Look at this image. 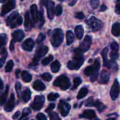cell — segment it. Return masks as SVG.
<instances>
[{"instance_id": "6da1fadb", "label": "cell", "mask_w": 120, "mask_h": 120, "mask_svg": "<svg viewBox=\"0 0 120 120\" xmlns=\"http://www.w3.org/2000/svg\"><path fill=\"white\" fill-rule=\"evenodd\" d=\"M84 61L83 52L79 49H77L74 51L73 59L69 61L67 64V67L71 70H77L80 68Z\"/></svg>"}, {"instance_id": "7a4b0ae2", "label": "cell", "mask_w": 120, "mask_h": 120, "mask_svg": "<svg viewBox=\"0 0 120 120\" xmlns=\"http://www.w3.org/2000/svg\"><path fill=\"white\" fill-rule=\"evenodd\" d=\"M100 69V63L98 59L95 60L93 64L88 66L84 69V74L86 76H90V81L94 82L98 77V71Z\"/></svg>"}, {"instance_id": "3957f363", "label": "cell", "mask_w": 120, "mask_h": 120, "mask_svg": "<svg viewBox=\"0 0 120 120\" xmlns=\"http://www.w3.org/2000/svg\"><path fill=\"white\" fill-rule=\"evenodd\" d=\"M22 16L18 12L14 11L10 14L6 19V23L11 28H15L21 25L22 23Z\"/></svg>"}, {"instance_id": "277c9868", "label": "cell", "mask_w": 120, "mask_h": 120, "mask_svg": "<svg viewBox=\"0 0 120 120\" xmlns=\"http://www.w3.org/2000/svg\"><path fill=\"white\" fill-rule=\"evenodd\" d=\"M64 39V34L63 30L60 28L54 29L51 36V43L55 48L60 46Z\"/></svg>"}, {"instance_id": "5b68a950", "label": "cell", "mask_w": 120, "mask_h": 120, "mask_svg": "<svg viewBox=\"0 0 120 120\" xmlns=\"http://www.w3.org/2000/svg\"><path fill=\"white\" fill-rule=\"evenodd\" d=\"M53 85L56 87L60 88L62 90H66L70 87V80L67 76L64 75H62L59 76L55 82H53Z\"/></svg>"}, {"instance_id": "8992f818", "label": "cell", "mask_w": 120, "mask_h": 120, "mask_svg": "<svg viewBox=\"0 0 120 120\" xmlns=\"http://www.w3.org/2000/svg\"><path fill=\"white\" fill-rule=\"evenodd\" d=\"M87 26L88 28L93 32H96L101 29L103 26V23L98 19L96 18L95 16H91L86 21Z\"/></svg>"}, {"instance_id": "52a82bcc", "label": "cell", "mask_w": 120, "mask_h": 120, "mask_svg": "<svg viewBox=\"0 0 120 120\" xmlns=\"http://www.w3.org/2000/svg\"><path fill=\"white\" fill-rule=\"evenodd\" d=\"M48 51H49V48L46 46H42L39 47L36 50L35 56H34V59H33L32 62L29 64V67L37 66L40 59L43 56H44L48 52Z\"/></svg>"}, {"instance_id": "ba28073f", "label": "cell", "mask_w": 120, "mask_h": 120, "mask_svg": "<svg viewBox=\"0 0 120 120\" xmlns=\"http://www.w3.org/2000/svg\"><path fill=\"white\" fill-rule=\"evenodd\" d=\"M85 106L88 107H96L98 111L100 112L107 109V107L102 102L98 100H94L93 97H90V98H89L86 103Z\"/></svg>"}, {"instance_id": "9c48e42d", "label": "cell", "mask_w": 120, "mask_h": 120, "mask_svg": "<svg viewBox=\"0 0 120 120\" xmlns=\"http://www.w3.org/2000/svg\"><path fill=\"white\" fill-rule=\"evenodd\" d=\"M45 101V98L43 96H36L34 98V101L30 104V107L32 108L34 110L39 111L41 110L44 105Z\"/></svg>"}, {"instance_id": "30bf717a", "label": "cell", "mask_w": 120, "mask_h": 120, "mask_svg": "<svg viewBox=\"0 0 120 120\" xmlns=\"http://www.w3.org/2000/svg\"><path fill=\"white\" fill-rule=\"evenodd\" d=\"M71 106L69 103L64 101L61 100L58 105V109L60 110L61 115L63 117H66L70 112Z\"/></svg>"}, {"instance_id": "8fae6325", "label": "cell", "mask_w": 120, "mask_h": 120, "mask_svg": "<svg viewBox=\"0 0 120 120\" xmlns=\"http://www.w3.org/2000/svg\"><path fill=\"white\" fill-rule=\"evenodd\" d=\"M91 43H92V38L90 35H87L83 39V42L80 43L79 49L82 52H86L91 46Z\"/></svg>"}, {"instance_id": "7c38bea8", "label": "cell", "mask_w": 120, "mask_h": 120, "mask_svg": "<svg viewBox=\"0 0 120 120\" xmlns=\"http://www.w3.org/2000/svg\"><path fill=\"white\" fill-rule=\"evenodd\" d=\"M15 4H16V2L14 0H9V1H7L6 3L4 4L2 7L1 16H4L9 12L12 9L15 8Z\"/></svg>"}, {"instance_id": "4fadbf2b", "label": "cell", "mask_w": 120, "mask_h": 120, "mask_svg": "<svg viewBox=\"0 0 120 120\" xmlns=\"http://www.w3.org/2000/svg\"><path fill=\"white\" fill-rule=\"evenodd\" d=\"M120 94V84L119 82L116 79V80L114 82V84L111 87L110 90V96L112 98V100H116Z\"/></svg>"}, {"instance_id": "5bb4252c", "label": "cell", "mask_w": 120, "mask_h": 120, "mask_svg": "<svg viewBox=\"0 0 120 120\" xmlns=\"http://www.w3.org/2000/svg\"><path fill=\"white\" fill-rule=\"evenodd\" d=\"M15 97L14 93H11L10 97L4 106V110L7 112H11L12 111L15 107Z\"/></svg>"}, {"instance_id": "9a60e30c", "label": "cell", "mask_w": 120, "mask_h": 120, "mask_svg": "<svg viewBox=\"0 0 120 120\" xmlns=\"http://www.w3.org/2000/svg\"><path fill=\"white\" fill-rule=\"evenodd\" d=\"M12 37L13 38L12 41L15 43V42H20L23 39L25 38V34L22 30H15L12 34Z\"/></svg>"}, {"instance_id": "2e32d148", "label": "cell", "mask_w": 120, "mask_h": 120, "mask_svg": "<svg viewBox=\"0 0 120 120\" xmlns=\"http://www.w3.org/2000/svg\"><path fill=\"white\" fill-rule=\"evenodd\" d=\"M34 45L35 43L34 41L31 38H28L23 42L21 47L22 49L25 51L31 52L34 49Z\"/></svg>"}, {"instance_id": "e0dca14e", "label": "cell", "mask_w": 120, "mask_h": 120, "mask_svg": "<svg viewBox=\"0 0 120 120\" xmlns=\"http://www.w3.org/2000/svg\"><path fill=\"white\" fill-rule=\"evenodd\" d=\"M46 7H47V14L48 18L50 20H52L55 14V3L52 1H48Z\"/></svg>"}, {"instance_id": "ac0fdd59", "label": "cell", "mask_w": 120, "mask_h": 120, "mask_svg": "<svg viewBox=\"0 0 120 120\" xmlns=\"http://www.w3.org/2000/svg\"><path fill=\"white\" fill-rule=\"evenodd\" d=\"M108 52H109V49H108L107 47H105L102 50L101 54L102 56H103V65L104 67H106V68L110 69L112 66V63L110 62V61H109L107 59V54Z\"/></svg>"}, {"instance_id": "d6986e66", "label": "cell", "mask_w": 120, "mask_h": 120, "mask_svg": "<svg viewBox=\"0 0 120 120\" xmlns=\"http://www.w3.org/2000/svg\"><path fill=\"white\" fill-rule=\"evenodd\" d=\"M80 117H83V118H86V119L92 120L93 119L96 118V114L94 110H91V109H88V110H85L83 112V113L80 116Z\"/></svg>"}, {"instance_id": "ffe728a7", "label": "cell", "mask_w": 120, "mask_h": 120, "mask_svg": "<svg viewBox=\"0 0 120 120\" xmlns=\"http://www.w3.org/2000/svg\"><path fill=\"white\" fill-rule=\"evenodd\" d=\"M34 26L32 22L31 21L30 16H29V12H26V13L25 15V23L24 26L26 31H29L31 30L32 28Z\"/></svg>"}, {"instance_id": "44dd1931", "label": "cell", "mask_w": 120, "mask_h": 120, "mask_svg": "<svg viewBox=\"0 0 120 120\" xmlns=\"http://www.w3.org/2000/svg\"><path fill=\"white\" fill-rule=\"evenodd\" d=\"M110 78V73L105 70H103L101 73L100 79L99 80V83L100 84H107Z\"/></svg>"}, {"instance_id": "7402d4cb", "label": "cell", "mask_w": 120, "mask_h": 120, "mask_svg": "<svg viewBox=\"0 0 120 120\" xmlns=\"http://www.w3.org/2000/svg\"><path fill=\"white\" fill-rule=\"evenodd\" d=\"M30 13H31V16L32 18L33 21L34 23H37L38 22V7L36 4H33L30 7Z\"/></svg>"}, {"instance_id": "603a6c76", "label": "cell", "mask_w": 120, "mask_h": 120, "mask_svg": "<svg viewBox=\"0 0 120 120\" xmlns=\"http://www.w3.org/2000/svg\"><path fill=\"white\" fill-rule=\"evenodd\" d=\"M33 88L36 91H44L46 87L41 80H37L34 83Z\"/></svg>"}, {"instance_id": "cb8c5ba5", "label": "cell", "mask_w": 120, "mask_h": 120, "mask_svg": "<svg viewBox=\"0 0 120 120\" xmlns=\"http://www.w3.org/2000/svg\"><path fill=\"white\" fill-rule=\"evenodd\" d=\"M44 12H43V9L42 7H41L40 11L38 12V22L39 27H42L45 23V19H44Z\"/></svg>"}, {"instance_id": "d4e9b609", "label": "cell", "mask_w": 120, "mask_h": 120, "mask_svg": "<svg viewBox=\"0 0 120 120\" xmlns=\"http://www.w3.org/2000/svg\"><path fill=\"white\" fill-rule=\"evenodd\" d=\"M22 100L24 103H27L29 101L31 97V91L29 88H26L22 94Z\"/></svg>"}, {"instance_id": "484cf974", "label": "cell", "mask_w": 120, "mask_h": 120, "mask_svg": "<svg viewBox=\"0 0 120 120\" xmlns=\"http://www.w3.org/2000/svg\"><path fill=\"white\" fill-rule=\"evenodd\" d=\"M76 38L78 39H81L84 35V28L82 25H77L75 29Z\"/></svg>"}, {"instance_id": "4316f807", "label": "cell", "mask_w": 120, "mask_h": 120, "mask_svg": "<svg viewBox=\"0 0 120 120\" xmlns=\"http://www.w3.org/2000/svg\"><path fill=\"white\" fill-rule=\"evenodd\" d=\"M111 32L114 36L119 37L120 35V23L119 22L114 23L111 29Z\"/></svg>"}, {"instance_id": "83f0119b", "label": "cell", "mask_w": 120, "mask_h": 120, "mask_svg": "<svg viewBox=\"0 0 120 120\" xmlns=\"http://www.w3.org/2000/svg\"><path fill=\"white\" fill-rule=\"evenodd\" d=\"M66 37L67 45H70L75 40V36H74L73 32L70 30H68L66 32Z\"/></svg>"}, {"instance_id": "f1b7e54d", "label": "cell", "mask_w": 120, "mask_h": 120, "mask_svg": "<svg viewBox=\"0 0 120 120\" xmlns=\"http://www.w3.org/2000/svg\"><path fill=\"white\" fill-rule=\"evenodd\" d=\"M21 76L22 77V80L26 83H29L32 80V76L31 74L28 73V71H25V70L22 71L21 74Z\"/></svg>"}, {"instance_id": "f546056e", "label": "cell", "mask_w": 120, "mask_h": 120, "mask_svg": "<svg viewBox=\"0 0 120 120\" xmlns=\"http://www.w3.org/2000/svg\"><path fill=\"white\" fill-rule=\"evenodd\" d=\"M61 64L60 62L58 60H55L53 62L50 66V69H51V71L53 73H57L59 71L60 69Z\"/></svg>"}, {"instance_id": "4dcf8cb0", "label": "cell", "mask_w": 120, "mask_h": 120, "mask_svg": "<svg viewBox=\"0 0 120 120\" xmlns=\"http://www.w3.org/2000/svg\"><path fill=\"white\" fill-rule=\"evenodd\" d=\"M8 91H9V86H7L5 90L0 96V105H2L5 103V101L8 96Z\"/></svg>"}, {"instance_id": "1f68e13d", "label": "cell", "mask_w": 120, "mask_h": 120, "mask_svg": "<svg viewBox=\"0 0 120 120\" xmlns=\"http://www.w3.org/2000/svg\"><path fill=\"white\" fill-rule=\"evenodd\" d=\"M88 92H89V91H88V89L87 88L82 87L80 90L79 92L78 93V94L77 96V98L79 100H81L82 98H84L87 95Z\"/></svg>"}, {"instance_id": "d6a6232c", "label": "cell", "mask_w": 120, "mask_h": 120, "mask_svg": "<svg viewBox=\"0 0 120 120\" xmlns=\"http://www.w3.org/2000/svg\"><path fill=\"white\" fill-rule=\"evenodd\" d=\"M8 37H7L6 34H0V45H1V46L5 45L7 44V42H8Z\"/></svg>"}, {"instance_id": "836d02e7", "label": "cell", "mask_w": 120, "mask_h": 120, "mask_svg": "<svg viewBox=\"0 0 120 120\" xmlns=\"http://www.w3.org/2000/svg\"><path fill=\"white\" fill-rule=\"evenodd\" d=\"M14 63L12 60H9L7 62V64L5 66V70L6 72H11L12 71V70L13 68H14Z\"/></svg>"}, {"instance_id": "e575fe53", "label": "cell", "mask_w": 120, "mask_h": 120, "mask_svg": "<svg viewBox=\"0 0 120 120\" xmlns=\"http://www.w3.org/2000/svg\"><path fill=\"white\" fill-rule=\"evenodd\" d=\"M53 56L52 55H49V56H48V57L43 59L42 60V62H41V63H42V64H43V66H46L48 65V64H49V63L53 60Z\"/></svg>"}, {"instance_id": "d590c367", "label": "cell", "mask_w": 120, "mask_h": 120, "mask_svg": "<svg viewBox=\"0 0 120 120\" xmlns=\"http://www.w3.org/2000/svg\"><path fill=\"white\" fill-rule=\"evenodd\" d=\"M60 95L59 94L57 93H49L48 96V100L50 101H55L56 100H57V98H58L59 97Z\"/></svg>"}, {"instance_id": "8d00e7d4", "label": "cell", "mask_w": 120, "mask_h": 120, "mask_svg": "<svg viewBox=\"0 0 120 120\" xmlns=\"http://www.w3.org/2000/svg\"><path fill=\"white\" fill-rule=\"evenodd\" d=\"M110 59H111V63H114L116 61V60L119 57V54H118V52H113L112 51L111 53H110Z\"/></svg>"}, {"instance_id": "74e56055", "label": "cell", "mask_w": 120, "mask_h": 120, "mask_svg": "<svg viewBox=\"0 0 120 120\" xmlns=\"http://www.w3.org/2000/svg\"><path fill=\"white\" fill-rule=\"evenodd\" d=\"M41 77L44 81L49 82L50 81H51L52 79V76L50 73H45L41 75Z\"/></svg>"}, {"instance_id": "f35d334b", "label": "cell", "mask_w": 120, "mask_h": 120, "mask_svg": "<svg viewBox=\"0 0 120 120\" xmlns=\"http://www.w3.org/2000/svg\"><path fill=\"white\" fill-rule=\"evenodd\" d=\"M82 79L80 77H77L75 78V79L73 80V86L71 90H75L77 87L79 86L80 84L82 83Z\"/></svg>"}, {"instance_id": "ab89813d", "label": "cell", "mask_w": 120, "mask_h": 120, "mask_svg": "<svg viewBox=\"0 0 120 120\" xmlns=\"http://www.w3.org/2000/svg\"><path fill=\"white\" fill-rule=\"evenodd\" d=\"M62 12H63V8H62L61 4L57 5V6L56 7L55 9V14H56L57 16H59V15H62Z\"/></svg>"}, {"instance_id": "60d3db41", "label": "cell", "mask_w": 120, "mask_h": 120, "mask_svg": "<svg viewBox=\"0 0 120 120\" xmlns=\"http://www.w3.org/2000/svg\"><path fill=\"white\" fill-rule=\"evenodd\" d=\"M15 90H16V93L18 94V97L20 96V94L21 93V89H22V84L20 82H16V83H15Z\"/></svg>"}, {"instance_id": "b9f144b4", "label": "cell", "mask_w": 120, "mask_h": 120, "mask_svg": "<svg viewBox=\"0 0 120 120\" xmlns=\"http://www.w3.org/2000/svg\"><path fill=\"white\" fill-rule=\"evenodd\" d=\"M31 112L32 111H31V110H30V109H29V108H28V107L25 108V109L23 110V111H22V117H21V118H20V120H22V118H23V117L29 116V114H31Z\"/></svg>"}, {"instance_id": "7bdbcfd3", "label": "cell", "mask_w": 120, "mask_h": 120, "mask_svg": "<svg viewBox=\"0 0 120 120\" xmlns=\"http://www.w3.org/2000/svg\"><path fill=\"white\" fill-rule=\"evenodd\" d=\"M50 120H61L60 118L59 117L58 114L55 112H51L49 113Z\"/></svg>"}, {"instance_id": "ee69618b", "label": "cell", "mask_w": 120, "mask_h": 120, "mask_svg": "<svg viewBox=\"0 0 120 120\" xmlns=\"http://www.w3.org/2000/svg\"><path fill=\"white\" fill-rule=\"evenodd\" d=\"M110 48H111L112 51L113 52H118V50H119V45L116 42H113L111 43V45H110Z\"/></svg>"}, {"instance_id": "f6af8a7d", "label": "cell", "mask_w": 120, "mask_h": 120, "mask_svg": "<svg viewBox=\"0 0 120 120\" xmlns=\"http://www.w3.org/2000/svg\"><path fill=\"white\" fill-rule=\"evenodd\" d=\"M46 38V35L45 34H44L43 33H40L39 34L37 38V39H36V43H40L42 42H43Z\"/></svg>"}, {"instance_id": "bcb514c9", "label": "cell", "mask_w": 120, "mask_h": 120, "mask_svg": "<svg viewBox=\"0 0 120 120\" xmlns=\"http://www.w3.org/2000/svg\"><path fill=\"white\" fill-rule=\"evenodd\" d=\"M55 108V104L54 103H52V104H50L49 105H48V108L45 110V112H47V113H50L52 111V110H53Z\"/></svg>"}, {"instance_id": "7dc6e473", "label": "cell", "mask_w": 120, "mask_h": 120, "mask_svg": "<svg viewBox=\"0 0 120 120\" xmlns=\"http://www.w3.org/2000/svg\"><path fill=\"white\" fill-rule=\"evenodd\" d=\"M99 3L100 2L98 0H92V1H91V2H90L91 6L92 7V8H93V9L97 8V7H98V5H99Z\"/></svg>"}, {"instance_id": "c3c4849f", "label": "cell", "mask_w": 120, "mask_h": 120, "mask_svg": "<svg viewBox=\"0 0 120 120\" xmlns=\"http://www.w3.org/2000/svg\"><path fill=\"white\" fill-rule=\"evenodd\" d=\"M36 118L38 120H48L46 116L43 113L38 114L36 116Z\"/></svg>"}, {"instance_id": "681fc988", "label": "cell", "mask_w": 120, "mask_h": 120, "mask_svg": "<svg viewBox=\"0 0 120 120\" xmlns=\"http://www.w3.org/2000/svg\"><path fill=\"white\" fill-rule=\"evenodd\" d=\"M75 18L79 19H82L84 18V15L83 12H79L76 13V15H75Z\"/></svg>"}, {"instance_id": "f907efd6", "label": "cell", "mask_w": 120, "mask_h": 120, "mask_svg": "<svg viewBox=\"0 0 120 120\" xmlns=\"http://www.w3.org/2000/svg\"><path fill=\"white\" fill-rule=\"evenodd\" d=\"M7 57V56H2V57L0 58V68H2L4 64Z\"/></svg>"}, {"instance_id": "816d5d0a", "label": "cell", "mask_w": 120, "mask_h": 120, "mask_svg": "<svg viewBox=\"0 0 120 120\" xmlns=\"http://www.w3.org/2000/svg\"><path fill=\"white\" fill-rule=\"evenodd\" d=\"M116 12L117 13V14L120 15V1H118L117 2V4L116 6Z\"/></svg>"}, {"instance_id": "f5cc1de1", "label": "cell", "mask_w": 120, "mask_h": 120, "mask_svg": "<svg viewBox=\"0 0 120 120\" xmlns=\"http://www.w3.org/2000/svg\"><path fill=\"white\" fill-rule=\"evenodd\" d=\"M20 115H21V112L19 111H18L15 112L14 114V116H12V119L13 120H17L18 118L19 117Z\"/></svg>"}, {"instance_id": "db71d44e", "label": "cell", "mask_w": 120, "mask_h": 120, "mask_svg": "<svg viewBox=\"0 0 120 120\" xmlns=\"http://www.w3.org/2000/svg\"><path fill=\"white\" fill-rule=\"evenodd\" d=\"M4 83L2 82V80H1V79H0V93L2 91V90H4Z\"/></svg>"}, {"instance_id": "11a10c76", "label": "cell", "mask_w": 120, "mask_h": 120, "mask_svg": "<svg viewBox=\"0 0 120 120\" xmlns=\"http://www.w3.org/2000/svg\"><path fill=\"white\" fill-rule=\"evenodd\" d=\"M14 42L12 41H11L10 43V46H9V49H10L11 51H14Z\"/></svg>"}, {"instance_id": "9f6ffc18", "label": "cell", "mask_w": 120, "mask_h": 120, "mask_svg": "<svg viewBox=\"0 0 120 120\" xmlns=\"http://www.w3.org/2000/svg\"><path fill=\"white\" fill-rule=\"evenodd\" d=\"M107 9V6L105 5V4H103L101 6L100 11L104 12V11H106Z\"/></svg>"}, {"instance_id": "6f0895ef", "label": "cell", "mask_w": 120, "mask_h": 120, "mask_svg": "<svg viewBox=\"0 0 120 120\" xmlns=\"http://www.w3.org/2000/svg\"><path fill=\"white\" fill-rule=\"evenodd\" d=\"M77 2V1L76 0H75V1H72L71 2H70V3L69 4V6H71V7H72V6H74L75 5V4Z\"/></svg>"}, {"instance_id": "680465c9", "label": "cell", "mask_w": 120, "mask_h": 120, "mask_svg": "<svg viewBox=\"0 0 120 120\" xmlns=\"http://www.w3.org/2000/svg\"><path fill=\"white\" fill-rule=\"evenodd\" d=\"M20 72V70L19 69H18V70H16V76L17 78H19V76H18V75H19V73Z\"/></svg>"}, {"instance_id": "91938a15", "label": "cell", "mask_w": 120, "mask_h": 120, "mask_svg": "<svg viewBox=\"0 0 120 120\" xmlns=\"http://www.w3.org/2000/svg\"><path fill=\"white\" fill-rule=\"evenodd\" d=\"M106 120H116V119L115 118H109V119H107Z\"/></svg>"}, {"instance_id": "94428289", "label": "cell", "mask_w": 120, "mask_h": 120, "mask_svg": "<svg viewBox=\"0 0 120 120\" xmlns=\"http://www.w3.org/2000/svg\"><path fill=\"white\" fill-rule=\"evenodd\" d=\"M6 1H5V0H4V1H0V2L1 3H4V2H5Z\"/></svg>"}, {"instance_id": "6125c7cd", "label": "cell", "mask_w": 120, "mask_h": 120, "mask_svg": "<svg viewBox=\"0 0 120 120\" xmlns=\"http://www.w3.org/2000/svg\"><path fill=\"white\" fill-rule=\"evenodd\" d=\"M91 60H91V59H90V60H89V63H91ZM92 61H93V60H92Z\"/></svg>"}, {"instance_id": "be15d7a7", "label": "cell", "mask_w": 120, "mask_h": 120, "mask_svg": "<svg viewBox=\"0 0 120 120\" xmlns=\"http://www.w3.org/2000/svg\"><path fill=\"white\" fill-rule=\"evenodd\" d=\"M24 120H28V119H25Z\"/></svg>"}, {"instance_id": "e7e4bbea", "label": "cell", "mask_w": 120, "mask_h": 120, "mask_svg": "<svg viewBox=\"0 0 120 120\" xmlns=\"http://www.w3.org/2000/svg\"></svg>"}, {"instance_id": "03108f58", "label": "cell", "mask_w": 120, "mask_h": 120, "mask_svg": "<svg viewBox=\"0 0 120 120\" xmlns=\"http://www.w3.org/2000/svg\"><path fill=\"white\" fill-rule=\"evenodd\" d=\"M1 45H0V47H1Z\"/></svg>"}]
</instances>
